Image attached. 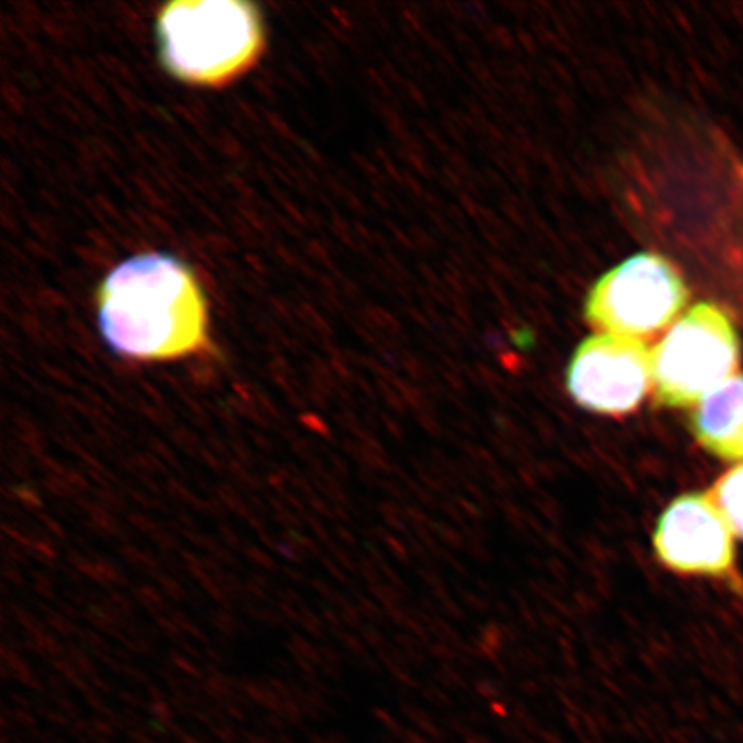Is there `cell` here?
Listing matches in <instances>:
<instances>
[{
    "mask_svg": "<svg viewBox=\"0 0 743 743\" xmlns=\"http://www.w3.org/2000/svg\"><path fill=\"white\" fill-rule=\"evenodd\" d=\"M97 320L107 346L133 362H174L209 346L202 288L169 253H142L112 269L97 293Z\"/></svg>",
    "mask_w": 743,
    "mask_h": 743,
    "instance_id": "cell-1",
    "label": "cell"
},
{
    "mask_svg": "<svg viewBox=\"0 0 743 743\" xmlns=\"http://www.w3.org/2000/svg\"><path fill=\"white\" fill-rule=\"evenodd\" d=\"M160 61L174 78L222 86L240 78L264 49L257 7L240 0L172 2L157 16Z\"/></svg>",
    "mask_w": 743,
    "mask_h": 743,
    "instance_id": "cell-2",
    "label": "cell"
},
{
    "mask_svg": "<svg viewBox=\"0 0 743 743\" xmlns=\"http://www.w3.org/2000/svg\"><path fill=\"white\" fill-rule=\"evenodd\" d=\"M742 355L737 329L723 308L697 303L652 348V387L666 408L697 406L735 377Z\"/></svg>",
    "mask_w": 743,
    "mask_h": 743,
    "instance_id": "cell-3",
    "label": "cell"
},
{
    "mask_svg": "<svg viewBox=\"0 0 743 743\" xmlns=\"http://www.w3.org/2000/svg\"><path fill=\"white\" fill-rule=\"evenodd\" d=\"M687 301V284L668 258L637 253L597 279L584 314L599 331L642 339L676 322Z\"/></svg>",
    "mask_w": 743,
    "mask_h": 743,
    "instance_id": "cell-4",
    "label": "cell"
},
{
    "mask_svg": "<svg viewBox=\"0 0 743 743\" xmlns=\"http://www.w3.org/2000/svg\"><path fill=\"white\" fill-rule=\"evenodd\" d=\"M652 386V350L644 339L594 334L578 344L566 369V389L589 412H635Z\"/></svg>",
    "mask_w": 743,
    "mask_h": 743,
    "instance_id": "cell-5",
    "label": "cell"
},
{
    "mask_svg": "<svg viewBox=\"0 0 743 743\" xmlns=\"http://www.w3.org/2000/svg\"><path fill=\"white\" fill-rule=\"evenodd\" d=\"M666 568L682 575L728 578L735 570V532L709 492L671 501L652 537Z\"/></svg>",
    "mask_w": 743,
    "mask_h": 743,
    "instance_id": "cell-6",
    "label": "cell"
},
{
    "mask_svg": "<svg viewBox=\"0 0 743 743\" xmlns=\"http://www.w3.org/2000/svg\"><path fill=\"white\" fill-rule=\"evenodd\" d=\"M692 432L711 455L743 463V375H735L697 405Z\"/></svg>",
    "mask_w": 743,
    "mask_h": 743,
    "instance_id": "cell-7",
    "label": "cell"
},
{
    "mask_svg": "<svg viewBox=\"0 0 743 743\" xmlns=\"http://www.w3.org/2000/svg\"><path fill=\"white\" fill-rule=\"evenodd\" d=\"M735 535L743 537V463L719 477L709 491Z\"/></svg>",
    "mask_w": 743,
    "mask_h": 743,
    "instance_id": "cell-8",
    "label": "cell"
}]
</instances>
